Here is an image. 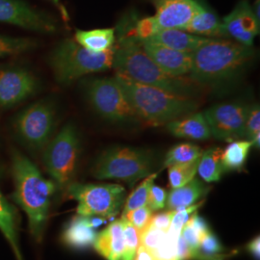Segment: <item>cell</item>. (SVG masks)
I'll return each mask as SVG.
<instances>
[{"mask_svg": "<svg viewBox=\"0 0 260 260\" xmlns=\"http://www.w3.org/2000/svg\"><path fill=\"white\" fill-rule=\"evenodd\" d=\"M12 175L15 182L12 199L27 215L30 233L40 243L57 186L44 177L37 166L18 150L12 154Z\"/></svg>", "mask_w": 260, "mask_h": 260, "instance_id": "6da1fadb", "label": "cell"}, {"mask_svg": "<svg viewBox=\"0 0 260 260\" xmlns=\"http://www.w3.org/2000/svg\"><path fill=\"white\" fill-rule=\"evenodd\" d=\"M113 68L116 73L138 83L170 93L193 96L200 87L187 76L169 75L149 57L135 38L116 37Z\"/></svg>", "mask_w": 260, "mask_h": 260, "instance_id": "7a4b0ae2", "label": "cell"}, {"mask_svg": "<svg viewBox=\"0 0 260 260\" xmlns=\"http://www.w3.org/2000/svg\"><path fill=\"white\" fill-rule=\"evenodd\" d=\"M254 48L225 39H209L192 55L188 77L201 85H217L233 80L250 64Z\"/></svg>", "mask_w": 260, "mask_h": 260, "instance_id": "3957f363", "label": "cell"}, {"mask_svg": "<svg viewBox=\"0 0 260 260\" xmlns=\"http://www.w3.org/2000/svg\"><path fill=\"white\" fill-rule=\"evenodd\" d=\"M121 85L139 121L149 125H163L198 110L200 103L193 96L170 93L145 84L138 83L116 73L114 76Z\"/></svg>", "mask_w": 260, "mask_h": 260, "instance_id": "277c9868", "label": "cell"}, {"mask_svg": "<svg viewBox=\"0 0 260 260\" xmlns=\"http://www.w3.org/2000/svg\"><path fill=\"white\" fill-rule=\"evenodd\" d=\"M155 157L149 149L115 146L96 159L92 174L98 179H118L130 185L153 174Z\"/></svg>", "mask_w": 260, "mask_h": 260, "instance_id": "5b68a950", "label": "cell"}, {"mask_svg": "<svg viewBox=\"0 0 260 260\" xmlns=\"http://www.w3.org/2000/svg\"><path fill=\"white\" fill-rule=\"evenodd\" d=\"M114 53L115 47L105 52L93 53L79 46L75 40L68 39L52 51L49 65L56 80L69 85L85 75L113 68Z\"/></svg>", "mask_w": 260, "mask_h": 260, "instance_id": "8992f818", "label": "cell"}, {"mask_svg": "<svg viewBox=\"0 0 260 260\" xmlns=\"http://www.w3.org/2000/svg\"><path fill=\"white\" fill-rule=\"evenodd\" d=\"M79 153L80 140L72 123L66 124L44 148V165L59 189L74 182Z\"/></svg>", "mask_w": 260, "mask_h": 260, "instance_id": "52a82bcc", "label": "cell"}, {"mask_svg": "<svg viewBox=\"0 0 260 260\" xmlns=\"http://www.w3.org/2000/svg\"><path fill=\"white\" fill-rule=\"evenodd\" d=\"M68 195L77 202L76 212L81 216L115 217L125 203L126 191L120 184L72 182L66 188Z\"/></svg>", "mask_w": 260, "mask_h": 260, "instance_id": "ba28073f", "label": "cell"}, {"mask_svg": "<svg viewBox=\"0 0 260 260\" xmlns=\"http://www.w3.org/2000/svg\"><path fill=\"white\" fill-rule=\"evenodd\" d=\"M87 98L102 117L114 122H132L139 119L115 77L95 78L85 86Z\"/></svg>", "mask_w": 260, "mask_h": 260, "instance_id": "9c48e42d", "label": "cell"}, {"mask_svg": "<svg viewBox=\"0 0 260 260\" xmlns=\"http://www.w3.org/2000/svg\"><path fill=\"white\" fill-rule=\"evenodd\" d=\"M55 123L56 112L52 104L38 102L19 113L15 129L27 147L40 150L52 138Z\"/></svg>", "mask_w": 260, "mask_h": 260, "instance_id": "30bf717a", "label": "cell"}, {"mask_svg": "<svg viewBox=\"0 0 260 260\" xmlns=\"http://www.w3.org/2000/svg\"><path fill=\"white\" fill-rule=\"evenodd\" d=\"M249 106L241 103H222L206 109L204 114L211 136L229 142L244 138Z\"/></svg>", "mask_w": 260, "mask_h": 260, "instance_id": "8fae6325", "label": "cell"}, {"mask_svg": "<svg viewBox=\"0 0 260 260\" xmlns=\"http://www.w3.org/2000/svg\"><path fill=\"white\" fill-rule=\"evenodd\" d=\"M37 91V80L27 70L0 68V108H12L25 102Z\"/></svg>", "mask_w": 260, "mask_h": 260, "instance_id": "7c38bea8", "label": "cell"}, {"mask_svg": "<svg viewBox=\"0 0 260 260\" xmlns=\"http://www.w3.org/2000/svg\"><path fill=\"white\" fill-rule=\"evenodd\" d=\"M0 22L41 33H52L57 29L53 19L23 0H0Z\"/></svg>", "mask_w": 260, "mask_h": 260, "instance_id": "4fadbf2b", "label": "cell"}, {"mask_svg": "<svg viewBox=\"0 0 260 260\" xmlns=\"http://www.w3.org/2000/svg\"><path fill=\"white\" fill-rule=\"evenodd\" d=\"M222 20L230 37L242 45L253 46L254 39L259 34L260 20L248 0H240Z\"/></svg>", "mask_w": 260, "mask_h": 260, "instance_id": "5bb4252c", "label": "cell"}, {"mask_svg": "<svg viewBox=\"0 0 260 260\" xmlns=\"http://www.w3.org/2000/svg\"><path fill=\"white\" fill-rule=\"evenodd\" d=\"M146 53L169 75L177 77L187 76L192 68L191 53L178 51L152 42H142Z\"/></svg>", "mask_w": 260, "mask_h": 260, "instance_id": "9a60e30c", "label": "cell"}, {"mask_svg": "<svg viewBox=\"0 0 260 260\" xmlns=\"http://www.w3.org/2000/svg\"><path fill=\"white\" fill-rule=\"evenodd\" d=\"M160 28L183 29L197 10L196 0H149Z\"/></svg>", "mask_w": 260, "mask_h": 260, "instance_id": "2e32d148", "label": "cell"}, {"mask_svg": "<svg viewBox=\"0 0 260 260\" xmlns=\"http://www.w3.org/2000/svg\"><path fill=\"white\" fill-rule=\"evenodd\" d=\"M105 219L94 216L77 215L68 223L63 233V242L72 249L83 251L93 247L96 237L95 229L102 225Z\"/></svg>", "mask_w": 260, "mask_h": 260, "instance_id": "e0dca14e", "label": "cell"}, {"mask_svg": "<svg viewBox=\"0 0 260 260\" xmlns=\"http://www.w3.org/2000/svg\"><path fill=\"white\" fill-rule=\"evenodd\" d=\"M197 10L190 21L183 27V31L201 37L211 39L230 38L223 20L204 0H196Z\"/></svg>", "mask_w": 260, "mask_h": 260, "instance_id": "ac0fdd59", "label": "cell"}, {"mask_svg": "<svg viewBox=\"0 0 260 260\" xmlns=\"http://www.w3.org/2000/svg\"><path fill=\"white\" fill-rule=\"evenodd\" d=\"M166 128L177 138L202 141L212 137L204 112H193L170 121L166 124Z\"/></svg>", "mask_w": 260, "mask_h": 260, "instance_id": "d6986e66", "label": "cell"}, {"mask_svg": "<svg viewBox=\"0 0 260 260\" xmlns=\"http://www.w3.org/2000/svg\"><path fill=\"white\" fill-rule=\"evenodd\" d=\"M209 39L211 38L197 36L181 29L160 28L153 37L146 42H152L178 51L192 53Z\"/></svg>", "mask_w": 260, "mask_h": 260, "instance_id": "ffe728a7", "label": "cell"}, {"mask_svg": "<svg viewBox=\"0 0 260 260\" xmlns=\"http://www.w3.org/2000/svg\"><path fill=\"white\" fill-rule=\"evenodd\" d=\"M123 245L122 224L120 219L96 234L93 247L106 260H121Z\"/></svg>", "mask_w": 260, "mask_h": 260, "instance_id": "44dd1931", "label": "cell"}, {"mask_svg": "<svg viewBox=\"0 0 260 260\" xmlns=\"http://www.w3.org/2000/svg\"><path fill=\"white\" fill-rule=\"evenodd\" d=\"M209 191V187L200 179L193 178L185 185L173 189L167 197L166 207L169 210H179L195 205Z\"/></svg>", "mask_w": 260, "mask_h": 260, "instance_id": "7402d4cb", "label": "cell"}, {"mask_svg": "<svg viewBox=\"0 0 260 260\" xmlns=\"http://www.w3.org/2000/svg\"><path fill=\"white\" fill-rule=\"evenodd\" d=\"M75 41L91 52L102 53L115 47L116 30L114 28L77 30L75 32Z\"/></svg>", "mask_w": 260, "mask_h": 260, "instance_id": "603a6c76", "label": "cell"}, {"mask_svg": "<svg viewBox=\"0 0 260 260\" xmlns=\"http://www.w3.org/2000/svg\"><path fill=\"white\" fill-rule=\"evenodd\" d=\"M18 214L15 207L0 192V231L14 251L17 260H23L18 239Z\"/></svg>", "mask_w": 260, "mask_h": 260, "instance_id": "cb8c5ba5", "label": "cell"}, {"mask_svg": "<svg viewBox=\"0 0 260 260\" xmlns=\"http://www.w3.org/2000/svg\"><path fill=\"white\" fill-rule=\"evenodd\" d=\"M222 151L220 148H211L203 151L197 173L205 182H217L223 177L224 169L222 163Z\"/></svg>", "mask_w": 260, "mask_h": 260, "instance_id": "d4e9b609", "label": "cell"}, {"mask_svg": "<svg viewBox=\"0 0 260 260\" xmlns=\"http://www.w3.org/2000/svg\"><path fill=\"white\" fill-rule=\"evenodd\" d=\"M252 143L250 140H235L222 151V163L224 172L240 171L249 156Z\"/></svg>", "mask_w": 260, "mask_h": 260, "instance_id": "484cf974", "label": "cell"}, {"mask_svg": "<svg viewBox=\"0 0 260 260\" xmlns=\"http://www.w3.org/2000/svg\"><path fill=\"white\" fill-rule=\"evenodd\" d=\"M202 153H203L202 149L194 144H189V143L178 144L174 146L172 149H169L165 156L164 165L166 167H169L173 165L190 163L201 157Z\"/></svg>", "mask_w": 260, "mask_h": 260, "instance_id": "4316f807", "label": "cell"}, {"mask_svg": "<svg viewBox=\"0 0 260 260\" xmlns=\"http://www.w3.org/2000/svg\"><path fill=\"white\" fill-rule=\"evenodd\" d=\"M156 177H157L156 173L151 174L149 177H146L143 180V182L130 194L123 205L122 216H125L130 211L147 205L150 188L154 184V180Z\"/></svg>", "mask_w": 260, "mask_h": 260, "instance_id": "83f0119b", "label": "cell"}, {"mask_svg": "<svg viewBox=\"0 0 260 260\" xmlns=\"http://www.w3.org/2000/svg\"><path fill=\"white\" fill-rule=\"evenodd\" d=\"M200 158L193 162L186 164H178L168 167V177L169 183L173 189L185 185L190 182L193 178H195L196 174L198 172Z\"/></svg>", "mask_w": 260, "mask_h": 260, "instance_id": "f1b7e54d", "label": "cell"}, {"mask_svg": "<svg viewBox=\"0 0 260 260\" xmlns=\"http://www.w3.org/2000/svg\"><path fill=\"white\" fill-rule=\"evenodd\" d=\"M121 224L123 233V253L121 260H134L136 251L139 247V233L136 229L126 220L125 217L121 216Z\"/></svg>", "mask_w": 260, "mask_h": 260, "instance_id": "f546056e", "label": "cell"}, {"mask_svg": "<svg viewBox=\"0 0 260 260\" xmlns=\"http://www.w3.org/2000/svg\"><path fill=\"white\" fill-rule=\"evenodd\" d=\"M34 46L35 42L30 39L6 37L0 35V58L23 53Z\"/></svg>", "mask_w": 260, "mask_h": 260, "instance_id": "4dcf8cb0", "label": "cell"}, {"mask_svg": "<svg viewBox=\"0 0 260 260\" xmlns=\"http://www.w3.org/2000/svg\"><path fill=\"white\" fill-rule=\"evenodd\" d=\"M245 137L252 143V147L259 149L260 146V107L259 104L249 106Z\"/></svg>", "mask_w": 260, "mask_h": 260, "instance_id": "1f68e13d", "label": "cell"}, {"mask_svg": "<svg viewBox=\"0 0 260 260\" xmlns=\"http://www.w3.org/2000/svg\"><path fill=\"white\" fill-rule=\"evenodd\" d=\"M179 235L180 233L169 229L161 245L152 252L155 260H177V240Z\"/></svg>", "mask_w": 260, "mask_h": 260, "instance_id": "d6a6232c", "label": "cell"}, {"mask_svg": "<svg viewBox=\"0 0 260 260\" xmlns=\"http://www.w3.org/2000/svg\"><path fill=\"white\" fill-rule=\"evenodd\" d=\"M166 233V232H163L157 228L149 224L139 234V246L153 252L164 240Z\"/></svg>", "mask_w": 260, "mask_h": 260, "instance_id": "836d02e7", "label": "cell"}, {"mask_svg": "<svg viewBox=\"0 0 260 260\" xmlns=\"http://www.w3.org/2000/svg\"><path fill=\"white\" fill-rule=\"evenodd\" d=\"M152 212L153 211L146 205L130 211L123 217L126 218V220L136 229L140 234L149 225L152 217Z\"/></svg>", "mask_w": 260, "mask_h": 260, "instance_id": "e575fe53", "label": "cell"}, {"mask_svg": "<svg viewBox=\"0 0 260 260\" xmlns=\"http://www.w3.org/2000/svg\"><path fill=\"white\" fill-rule=\"evenodd\" d=\"M167 197V191L164 188L153 184L149 191L147 205L152 211L163 209L166 207Z\"/></svg>", "mask_w": 260, "mask_h": 260, "instance_id": "d590c367", "label": "cell"}, {"mask_svg": "<svg viewBox=\"0 0 260 260\" xmlns=\"http://www.w3.org/2000/svg\"><path fill=\"white\" fill-rule=\"evenodd\" d=\"M176 211L177 210H169L168 212H162V213L156 214V215H152L149 224L167 233L171 223H172V220L176 214Z\"/></svg>", "mask_w": 260, "mask_h": 260, "instance_id": "8d00e7d4", "label": "cell"}, {"mask_svg": "<svg viewBox=\"0 0 260 260\" xmlns=\"http://www.w3.org/2000/svg\"><path fill=\"white\" fill-rule=\"evenodd\" d=\"M186 223H189L190 225H192L203 236L205 235V233L210 232L208 223H206L205 219L203 217H201L197 211H195L194 213L190 216V218L188 219V221Z\"/></svg>", "mask_w": 260, "mask_h": 260, "instance_id": "74e56055", "label": "cell"}, {"mask_svg": "<svg viewBox=\"0 0 260 260\" xmlns=\"http://www.w3.org/2000/svg\"><path fill=\"white\" fill-rule=\"evenodd\" d=\"M193 259V252L189 248L188 244L186 243L184 238L179 235L177 240V260H192Z\"/></svg>", "mask_w": 260, "mask_h": 260, "instance_id": "f35d334b", "label": "cell"}, {"mask_svg": "<svg viewBox=\"0 0 260 260\" xmlns=\"http://www.w3.org/2000/svg\"><path fill=\"white\" fill-rule=\"evenodd\" d=\"M247 249L251 255L256 260H259L260 256V239L259 236L253 238L247 246Z\"/></svg>", "mask_w": 260, "mask_h": 260, "instance_id": "ab89813d", "label": "cell"}, {"mask_svg": "<svg viewBox=\"0 0 260 260\" xmlns=\"http://www.w3.org/2000/svg\"><path fill=\"white\" fill-rule=\"evenodd\" d=\"M49 1L58 8V10H59L60 13H61V15H62V17H63L66 20H68V19H69V15H68V12H67V10H66L65 7H64V5L62 4L61 0H49Z\"/></svg>", "mask_w": 260, "mask_h": 260, "instance_id": "60d3db41", "label": "cell"}, {"mask_svg": "<svg viewBox=\"0 0 260 260\" xmlns=\"http://www.w3.org/2000/svg\"><path fill=\"white\" fill-rule=\"evenodd\" d=\"M2 174H3V168L0 165V177L2 176Z\"/></svg>", "mask_w": 260, "mask_h": 260, "instance_id": "b9f144b4", "label": "cell"}]
</instances>
